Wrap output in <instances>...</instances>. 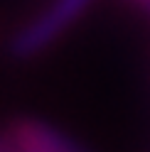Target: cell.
<instances>
[{
	"label": "cell",
	"mask_w": 150,
	"mask_h": 152,
	"mask_svg": "<svg viewBox=\"0 0 150 152\" xmlns=\"http://www.w3.org/2000/svg\"><path fill=\"white\" fill-rule=\"evenodd\" d=\"M91 5V0H54V5L42 12L35 22H30L15 34L10 44V54L17 59H30L47 49L76 17Z\"/></svg>",
	"instance_id": "1"
}]
</instances>
